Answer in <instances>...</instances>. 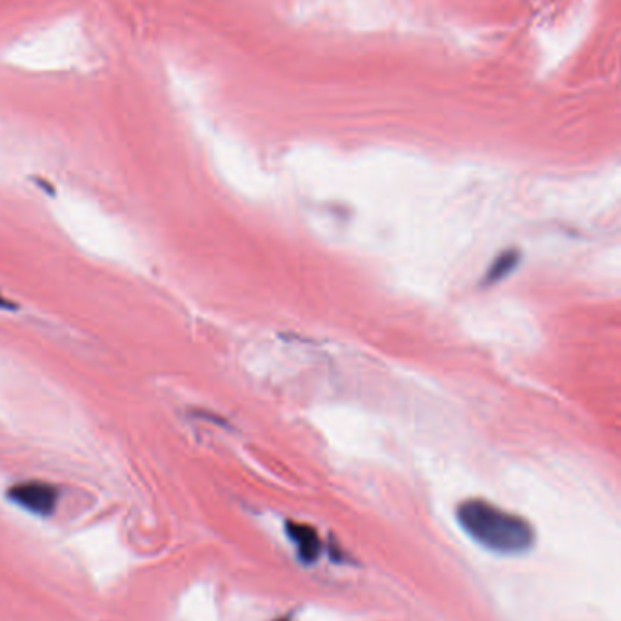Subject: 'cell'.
<instances>
[{"mask_svg":"<svg viewBox=\"0 0 621 621\" xmlns=\"http://www.w3.org/2000/svg\"><path fill=\"white\" fill-rule=\"evenodd\" d=\"M456 518L465 533L489 551L520 554L529 551L536 540L533 525L525 518L482 498L460 503Z\"/></svg>","mask_w":621,"mask_h":621,"instance_id":"6da1fadb","label":"cell"},{"mask_svg":"<svg viewBox=\"0 0 621 621\" xmlns=\"http://www.w3.org/2000/svg\"><path fill=\"white\" fill-rule=\"evenodd\" d=\"M10 498L22 509L39 516H50L59 500V491L44 482H26L10 489Z\"/></svg>","mask_w":621,"mask_h":621,"instance_id":"7a4b0ae2","label":"cell"},{"mask_svg":"<svg viewBox=\"0 0 621 621\" xmlns=\"http://www.w3.org/2000/svg\"><path fill=\"white\" fill-rule=\"evenodd\" d=\"M286 533L289 540L295 543L296 552L304 562H315L322 549L320 536L315 529L307 523L289 522L286 525Z\"/></svg>","mask_w":621,"mask_h":621,"instance_id":"3957f363","label":"cell"},{"mask_svg":"<svg viewBox=\"0 0 621 621\" xmlns=\"http://www.w3.org/2000/svg\"><path fill=\"white\" fill-rule=\"evenodd\" d=\"M518 262H520L518 251H503L502 255L494 260L491 269L487 271V275H485V284H496V282H500L502 278H505V276L513 271L514 267L518 266Z\"/></svg>","mask_w":621,"mask_h":621,"instance_id":"277c9868","label":"cell"},{"mask_svg":"<svg viewBox=\"0 0 621 621\" xmlns=\"http://www.w3.org/2000/svg\"><path fill=\"white\" fill-rule=\"evenodd\" d=\"M276 621H289V620H276Z\"/></svg>","mask_w":621,"mask_h":621,"instance_id":"5b68a950","label":"cell"}]
</instances>
